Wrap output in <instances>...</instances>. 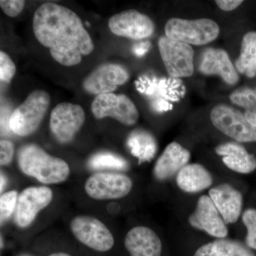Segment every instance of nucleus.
I'll list each match as a JSON object with an SVG mask.
<instances>
[{
	"mask_svg": "<svg viewBox=\"0 0 256 256\" xmlns=\"http://www.w3.org/2000/svg\"><path fill=\"white\" fill-rule=\"evenodd\" d=\"M92 110L96 119L111 118L126 126L138 122L139 112L130 98L124 94H101L92 101Z\"/></svg>",
	"mask_w": 256,
	"mask_h": 256,
	"instance_id": "6e6552de",
	"label": "nucleus"
},
{
	"mask_svg": "<svg viewBox=\"0 0 256 256\" xmlns=\"http://www.w3.org/2000/svg\"><path fill=\"white\" fill-rule=\"evenodd\" d=\"M25 6V1L24 0H1L0 6L4 12V14L15 18L18 16L22 12Z\"/></svg>",
	"mask_w": 256,
	"mask_h": 256,
	"instance_id": "c756f323",
	"label": "nucleus"
},
{
	"mask_svg": "<svg viewBox=\"0 0 256 256\" xmlns=\"http://www.w3.org/2000/svg\"><path fill=\"white\" fill-rule=\"evenodd\" d=\"M191 154L190 151L178 142L170 143L156 160L154 174L160 181L172 178L188 164Z\"/></svg>",
	"mask_w": 256,
	"mask_h": 256,
	"instance_id": "a211bd4d",
	"label": "nucleus"
},
{
	"mask_svg": "<svg viewBox=\"0 0 256 256\" xmlns=\"http://www.w3.org/2000/svg\"><path fill=\"white\" fill-rule=\"evenodd\" d=\"M237 70L249 78L256 74V32H248L242 43L240 56L236 63Z\"/></svg>",
	"mask_w": 256,
	"mask_h": 256,
	"instance_id": "b1692460",
	"label": "nucleus"
},
{
	"mask_svg": "<svg viewBox=\"0 0 256 256\" xmlns=\"http://www.w3.org/2000/svg\"><path fill=\"white\" fill-rule=\"evenodd\" d=\"M188 223L193 228L203 230L215 238H226L228 236L227 224L210 196H200L196 208L188 216Z\"/></svg>",
	"mask_w": 256,
	"mask_h": 256,
	"instance_id": "2eb2a0df",
	"label": "nucleus"
},
{
	"mask_svg": "<svg viewBox=\"0 0 256 256\" xmlns=\"http://www.w3.org/2000/svg\"><path fill=\"white\" fill-rule=\"evenodd\" d=\"M234 104L248 110L256 108V88H242L236 90L230 96Z\"/></svg>",
	"mask_w": 256,
	"mask_h": 256,
	"instance_id": "bb28decb",
	"label": "nucleus"
},
{
	"mask_svg": "<svg viewBox=\"0 0 256 256\" xmlns=\"http://www.w3.org/2000/svg\"><path fill=\"white\" fill-rule=\"evenodd\" d=\"M210 197L226 224H234L242 214V193L228 184L216 186L210 190Z\"/></svg>",
	"mask_w": 256,
	"mask_h": 256,
	"instance_id": "dca6fc26",
	"label": "nucleus"
},
{
	"mask_svg": "<svg viewBox=\"0 0 256 256\" xmlns=\"http://www.w3.org/2000/svg\"><path fill=\"white\" fill-rule=\"evenodd\" d=\"M244 116L252 126L256 128V108L246 110Z\"/></svg>",
	"mask_w": 256,
	"mask_h": 256,
	"instance_id": "72a5a7b5",
	"label": "nucleus"
},
{
	"mask_svg": "<svg viewBox=\"0 0 256 256\" xmlns=\"http://www.w3.org/2000/svg\"><path fill=\"white\" fill-rule=\"evenodd\" d=\"M124 247L131 256H161L162 244L158 234L148 227H134L126 234Z\"/></svg>",
	"mask_w": 256,
	"mask_h": 256,
	"instance_id": "f3484780",
	"label": "nucleus"
},
{
	"mask_svg": "<svg viewBox=\"0 0 256 256\" xmlns=\"http://www.w3.org/2000/svg\"><path fill=\"white\" fill-rule=\"evenodd\" d=\"M158 45L162 60L171 78L191 76L194 52L190 44L162 36Z\"/></svg>",
	"mask_w": 256,
	"mask_h": 256,
	"instance_id": "1a4fd4ad",
	"label": "nucleus"
},
{
	"mask_svg": "<svg viewBox=\"0 0 256 256\" xmlns=\"http://www.w3.org/2000/svg\"><path fill=\"white\" fill-rule=\"evenodd\" d=\"M216 3L224 11H232L242 4V0H217Z\"/></svg>",
	"mask_w": 256,
	"mask_h": 256,
	"instance_id": "2f4dec72",
	"label": "nucleus"
},
{
	"mask_svg": "<svg viewBox=\"0 0 256 256\" xmlns=\"http://www.w3.org/2000/svg\"><path fill=\"white\" fill-rule=\"evenodd\" d=\"M127 144L132 156L141 163L150 161L158 150L154 138L143 130L132 131L128 136Z\"/></svg>",
	"mask_w": 256,
	"mask_h": 256,
	"instance_id": "5701e85b",
	"label": "nucleus"
},
{
	"mask_svg": "<svg viewBox=\"0 0 256 256\" xmlns=\"http://www.w3.org/2000/svg\"><path fill=\"white\" fill-rule=\"evenodd\" d=\"M164 30L168 38L193 45L210 43L218 37L220 32L218 25L208 18H170L165 25Z\"/></svg>",
	"mask_w": 256,
	"mask_h": 256,
	"instance_id": "20e7f679",
	"label": "nucleus"
},
{
	"mask_svg": "<svg viewBox=\"0 0 256 256\" xmlns=\"http://www.w3.org/2000/svg\"><path fill=\"white\" fill-rule=\"evenodd\" d=\"M3 248L2 236H1V248Z\"/></svg>",
	"mask_w": 256,
	"mask_h": 256,
	"instance_id": "e433bc0d",
	"label": "nucleus"
},
{
	"mask_svg": "<svg viewBox=\"0 0 256 256\" xmlns=\"http://www.w3.org/2000/svg\"><path fill=\"white\" fill-rule=\"evenodd\" d=\"M132 188V181L127 175L116 172H99L86 182V193L95 200H119L127 196Z\"/></svg>",
	"mask_w": 256,
	"mask_h": 256,
	"instance_id": "9d476101",
	"label": "nucleus"
},
{
	"mask_svg": "<svg viewBox=\"0 0 256 256\" xmlns=\"http://www.w3.org/2000/svg\"><path fill=\"white\" fill-rule=\"evenodd\" d=\"M242 220L247 229L246 245L250 248L256 250V210H246L242 214Z\"/></svg>",
	"mask_w": 256,
	"mask_h": 256,
	"instance_id": "cd10ccee",
	"label": "nucleus"
},
{
	"mask_svg": "<svg viewBox=\"0 0 256 256\" xmlns=\"http://www.w3.org/2000/svg\"></svg>",
	"mask_w": 256,
	"mask_h": 256,
	"instance_id": "4c0bfd02",
	"label": "nucleus"
},
{
	"mask_svg": "<svg viewBox=\"0 0 256 256\" xmlns=\"http://www.w3.org/2000/svg\"><path fill=\"white\" fill-rule=\"evenodd\" d=\"M194 256H255L247 245L238 240L220 238L198 248Z\"/></svg>",
	"mask_w": 256,
	"mask_h": 256,
	"instance_id": "4be33fe9",
	"label": "nucleus"
},
{
	"mask_svg": "<svg viewBox=\"0 0 256 256\" xmlns=\"http://www.w3.org/2000/svg\"><path fill=\"white\" fill-rule=\"evenodd\" d=\"M0 182H1V184H0V188H1V192H2L3 190H4L5 186H6V178L4 176V175L1 174V180H0Z\"/></svg>",
	"mask_w": 256,
	"mask_h": 256,
	"instance_id": "f704fd0d",
	"label": "nucleus"
},
{
	"mask_svg": "<svg viewBox=\"0 0 256 256\" xmlns=\"http://www.w3.org/2000/svg\"><path fill=\"white\" fill-rule=\"evenodd\" d=\"M86 114L82 106L62 102L52 110L50 129L57 141L62 144L72 142L84 126Z\"/></svg>",
	"mask_w": 256,
	"mask_h": 256,
	"instance_id": "9b49d317",
	"label": "nucleus"
},
{
	"mask_svg": "<svg viewBox=\"0 0 256 256\" xmlns=\"http://www.w3.org/2000/svg\"><path fill=\"white\" fill-rule=\"evenodd\" d=\"M129 74L122 66L104 64L89 74L82 82L86 92L92 95L110 94L128 82Z\"/></svg>",
	"mask_w": 256,
	"mask_h": 256,
	"instance_id": "4468645a",
	"label": "nucleus"
},
{
	"mask_svg": "<svg viewBox=\"0 0 256 256\" xmlns=\"http://www.w3.org/2000/svg\"><path fill=\"white\" fill-rule=\"evenodd\" d=\"M70 228L76 238L99 252H107L114 247V236L108 228L94 216L80 215L72 220Z\"/></svg>",
	"mask_w": 256,
	"mask_h": 256,
	"instance_id": "423d86ee",
	"label": "nucleus"
},
{
	"mask_svg": "<svg viewBox=\"0 0 256 256\" xmlns=\"http://www.w3.org/2000/svg\"><path fill=\"white\" fill-rule=\"evenodd\" d=\"M212 124L226 136L240 142H256V128L233 108L218 105L210 114Z\"/></svg>",
	"mask_w": 256,
	"mask_h": 256,
	"instance_id": "0eeeda50",
	"label": "nucleus"
},
{
	"mask_svg": "<svg viewBox=\"0 0 256 256\" xmlns=\"http://www.w3.org/2000/svg\"><path fill=\"white\" fill-rule=\"evenodd\" d=\"M18 165L24 174L44 184L63 182L70 174V168L66 162L50 156L35 144H25L20 148Z\"/></svg>",
	"mask_w": 256,
	"mask_h": 256,
	"instance_id": "f03ea898",
	"label": "nucleus"
},
{
	"mask_svg": "<svg viewBox=\"0 0 256 256\" xmlns=\"http://www.w3.org/2000/svg\"><path fill=\"white\" fill-rule=\"evenodd\" d=\"M89 166L94 170H124L128 168V162L121 156L110 152L98 153L89 160Z\"/></svg>",
	"mask_w": 256,
	"mask_h": 256,
	"instance_id": "393cba45",
	"label": "nucleus"
},
{
	"mask_svg": "<svg viewBox=\"0 0 256 256\" xmlns=\"http://www.w3.org/2000/svg\"><path fill=\"white\" fill-rule=\"evenodd\" d=\"M200 70L206 75H218L224 82L234 85L238 82V75L229 58L228 54L222 50L208 48L204 52Z\"/></svg>",
	"mask_w": 256,
	"mask_h": 256,
	"instance_id": "6ab92c4d",
	"label": "nucleus"
},
{
	"mask_svg": "<svg viewBox=\"0 0 256 256\" xmlns=\"http://www.w3.org/2000/svg\"><path fill=\"white\" fill-rule=\"evenodd\" d=\"M72 256L69 255V254H66V252H54V254H50V256Z\"/></svg>",
	"mask_w": 256,
	"mask_h": 256,
	"instance_id": "c9c22d12",
	"label": "nucleus"
},
{
	"mask_svg": "<svg viewBox=\"0 0 256 256\" xmlns=\"http://www.w3.org/2000/svg\"><path fill=\"white\" fill-rule=\"evenodd\" d=\"M18 192L10 191L0 196V220L1 224L6 222L14 213L18 201Z\"/></svg>",
	"mask_w": 256,
	"mask_h": 256,
	"instance_id": "a878e982",
	"label": "nucleus"
},
{
	"mask_svg": "<svg viewBox=\"0 0 256 256\" xmlns=\"http://www.w3.org/2000/svg\"><path fill=\"white\" fill-rule=\"evenodd\" d=\"M176 182L180 190L186 193H198L213 184L210 172L200 164L186 165L176 174Z\"/></svg>",
	"mask_w": 256,
	"mask_h": 256,
	"instance_id": "412c9836",
	"label": "nucleus"
},
{
	"mask_svg": "<svg viewBox=\"0 0 256 256\" xmlns=\"http://www.w3.org/2000/svg\"><path fill=\"white\" fill-rule=\"evenodd\" d=\"M53 200V192L47 186H30L18 197L14 222L22 228L30 226L40 210H44Z\"/></svg>",
	"mask_w": 256,
	"mask_h": 256,
	"instance_id": "f8f14e48",
	"label": "nucleus"
},
{
	"mask_svg": "<svg viewBox=\"0 0 256 256\" xmlns=\"http://www.w3.org/2000/svg\"><path fill=\"white\" fill-rule=\"evenodd\" d=\"M151 44L150 42H140L133 46L132 52L136 56L142 57L148 53Z\"/></svg>",
	"mask_w": 256,
	"mask_h": 256,
	"instance_id": "473e14b6",
	"label": "nucleus"
},
{
	"mask_svg": "<svg viewBox=\"0 0 256 256\" xmlns=\"http://www.w3.org/2000/svg\"><path fill=\"white\" fill-rule=\"evenodd\" d=\"M16 73V66L10 56L4 52H0V80L10 84Z\"/></svg>",
	"mask_w": 256,
	"mask_h": 256,
	"instance_id": "c85d7f7f",
	"label": "nucleus"
},
{
	"mask_svg": "<svg viewBox=\"0 0 256 256\" xmlns=\"http://www.w3.org/2000/svg\"><path fill=\"white\" fill-rule=\"evenodd\" d=\"M227 168L240 174H249L256 170V158L238 143L227 142L216 148Z\"/></svg>",
	"mask_w": 256,
	"mask_h": 256,
	"instance_id": "aec40b11",
	"label": "nucleus"
},
{
	"mask_svg": "<svg viewBox=\"0 0 256 256\" xmlns=\"http://www.w3.org/2000/svg\"><path fill=\"white\" fill-rule=\"evenodd\" d=\"M136 86L138 92L149 98L152 109L158 114L171 110L172 102L180 100L184 94V88L178 78L142 76Z\"/></svg>",
	"mask_w": 256,
	"mask_h": 256,
	"instance_id": "39448f33",
	"label": "nucleus"
},
{
	"mask_svg": "<svg viewBox=\"0 0 256 256\" xmlns=\"http://www.w3.org/2000/svg\"><path fill=\"white\" fill-rule=\"evenodd\" d=\"M50 98L43 90H35L11 114L10 130L21 137L31 136L40 128L50 105Z\"/></svg>",
	"mask_w": 256,
	"mask_h": 256,
	"instance_id": "7ed1b4c3",
	"label": "nucleus"
},
{
	"mask_svg": "<svg viewBox=\"0 0 256 256\" xmlns=\"http://www.w3.org/2000/svg\"><path fill=\"white\" fill-rule=\"evenodd\" d=\"M33 31L38 42L50 48L56 62L65 66L78 65L92 53L94 44L82 20L72 10L44 3L33 16Z\"/></svg>",
	"mask_w": 256,
	"mask_h": 256,
	"instance_id": "f257e3e1",
	"label": "nucleus"
},
{
	"mask_svg": "<svg viewBox=\"0 0 256 256\" xmlns=\"http://www.w3.org/2000/svg\"><path fill=\"white\" fill-rule=\"evenodd\" d=\"M108 26L114 34L134 40L148 38L154 31L151 18L136 10H126L111 16Z\"/></svg>",
	"mask_w": 256,
	"mask_h": 256,
	"instance_id": "ddd939ff",
	"label": "nucleus"
},
{
	"mask_svg": "<svg viewBox=\"0 0 256 256\" xmlns=\"http://www.w3.org/2000/svg\"><path fill=\"white\" fill-rule=\"evenodd\" d=\"M14 146L8 140H1L0 141V164L6 166L12 162L14 156Z\"/></svg>",
	"mask_w": 256,
	"mask_h": 256,
	"instance_id": "7c9ffc66",
	"label": "nucleus"
}]
</instances>
